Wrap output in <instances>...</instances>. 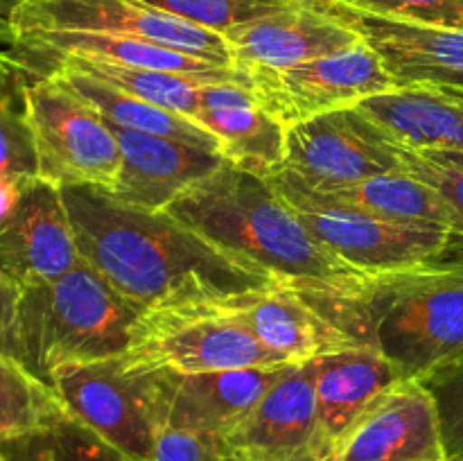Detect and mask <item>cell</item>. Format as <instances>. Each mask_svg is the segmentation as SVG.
Returning <instances> with one entry per match:
<instances>
[{"mask_svg": "<svg viewBox=\"0 0 463 461\" xmlns=\"http://www.w3.org/2000/svg\"><path fill=\"white\" fill-rule=\"evenodd\" d=\"M161 12L224 36L233 27L288 9L301 0H140Z\"/></svg>", "mask_w": 463, "mask_h": 461, "instance_id": "29", "label": "cell"}, {"mask_svg": "<svg viewBox=\"0 0 463 461\" xmlns=\"http://www.w3.org/2000/svg\"><path fill=\"white\" fill-rule=\"evenodd\" d=\"M3 43H7V41H3Z\"/></svg>", "mask_w": 463, "mask_h": 461, "instance_id": "37", "label": "cell"}, {"mask_svg": "<svg viewBox=\"0 0 463 461\" xmlns=\"http://www.w3.org/2000/svg\"><path fill=\"white\" fill-rule=\"evenodd\" d=\"M154 461H240V456L222 434L163 428Z\"/></svg>", "mask_w": 463, "mask_h": 461, "instance_id": "32", "label": "cell"}, {"mask_svg": "<svg viewBox=\"0 0 463 461\" xmlns=\"http://www.w3.org/2000/svg\"><path fill=\"white\" fill-rule=\"evenodd\" d=\"M249 77L256 98L288 127L398 90L364 41L289 71L251 72Z\"/></svg>", "mask_w": 463, "mask_h": 461, "instance_id": "11", "label": "cell"}, {"mask_svg": "<svg viewBox=\"0 0 463 461\" xmlns=\"http://www.w3.org/2000/svg\"><path fill=\"white\" fill-rule=\"evenodd\" d=\"M197 125L211 131L220 140L222 156L242 170L269 176L283 167L288 125L247 86L203 84Z\"/></svg>", "mask_w": 463, "mask_h": 461, "instance_id": "21", "label": "cell"}, {"mask_svg": "<svg viewBox=\"0 0 463 461\" xmlns=\"http://www.w3.org/2000/svg\"><path fill=\"white\" fill-rule=\"evenodd\" d=\"M401 380L396 366L371 346H353L315 357L317 414L326 447L333 452L335 443L364 407Z\"/></svg>", "mask_w": 463, "mask_h": 461, "instance_id": "22", "label": "cell"}, {"mask_svg": "<svg viewBox=\"0 0 463 461\" xmlns=\"http://www.w3.org/2000/svg\"><path fill=\"white\" fill-rule=\"evenodd\" d=\"M23 289L14 285L7 276L0 274V353L14 355V337H16L18 301Z\"/></svg>", "mask_w": 463, "mask_h": 461, "instance_id": "34", "label": "cell"}, {"mask_svg": "<svg viewBox=\"0 0 463 461\" xmlns=\"http://www.w3.org/2000/svg\"><path fill=\"white\" fill-rule=\"evenodd\" d=\"M357 108L411 152L463 154V90H389L364 99Z\"/></svg>", "mask_w": 463, "mask_h": 461, "instance_id": "23", "label": "cell"}, {"mask_svg": "<svg viewBox=\"0 0 463 461\" xmlns=\"http://www.w3.org/2000/svg\"><path fill=\"white\" fill-rule=\"evenodd\" d=\"M43 75L61 77L68 86H72L81 98L89 99L107 118L109 125H116L131 131H143V134L184 140V143L197 145V147L222 154L220 140L211 131L203 129L197 122L188 120V118L179 116V113H172L167 108L156 107V104H149L145 99L134 98L129 93H122V90L113 89V86L104 84V81L93 80V77L84 75V72L71 71V68L57 66L32 77Z\"/></svg>", "mask_w": 463, "mask_h": 461, "instance_id": "25", "label": "cell"}, {"mask_svg": "<svg viewBox=\"0 0 463 461\" xmlns=\"http://www.w3.org/2000/svg\"><path fill=\"white\" fill-rule=\"evenodd\" d=\"M63 409L129 456L154 461L165 428L167 369L131 364L122 355L63 364L50 375Z\"/></svg>", "mask_w": 463, "mask_h": 461, "instance_id": "6", "label": "cell"}, {"mask_svg": "<svg viewBox=\"0 0 463 461\" xmlns=\"http://www.w3.org/2000/svg\"><path fill=\"white\" fill-rule=\"evenodd\" d=\"M420 384L437 405L448 461H463V357L428 373Z\"/></svg>", "mask_w": 463, "mask_h": 461, "instance_id": "30", "label": "cell"}, {"mask_svg": "<svg viewBox=\"0 0 463 461\" xmlns=\"http://www.w3.org/2000/svg\"><path fill=\"white\" fill-rule=\"evenodd\" d=\"M321 194L344 203V206L380 217V220L428 226V229H446L463 235V220L452 211L450 203L432 185L416 179L410 172L373 176V179L360 181V183L324 190Z\"/></svg>", "mask_w": 463, "mask_h": 461, "instance_id": "24", "label": "cell"}, {"mask_svg": "<svg viewBox=\"0 0 463 461\" xmlns=\"http://www.w3.org/2000/svg\"><path fill=\"white\" fill-rule=\"evenodd\" d=\"M355 306L362 342L387 357L402 380H423L463 357V253L371 276Z\"/></svg>", "mask_w": 463, "mask_h": 461, "instance_id": "3", "label": "cell"}, {"mask_svg": "<svg viewBox=\"0 0 463 461\" xmlns=\"http://www.w3.org/2000/svg\"><path fill=\"white\" fill-rule=\"evenodd\" d=\"M267 179L297 211L307 233L335 258L362 274L419 269L463 253L461 233L380 220L307 188L283 167L271 172Z\"/></svg>", "mask_w": 463, "mask_h": 461, "instance_id": "5", "label": "cell"}, {"mask_svg": "<svg viewBox=\"0 0 463 461\" xmlns=\"http://www.w3.org/2000/svg\"><path fill=\"white\" fill-rule=\"evenodd\" d=\"M0 461H131L68 411L39 429L0 443Z\"/></svg>", "mask_w": 463, "mask_h": 461, "instance_id": "26", "label": "cell"}, {"mask_svg": "<svg viewBox=\"0 0 463 461\" xmlns=\"http://www.w3.org/2000/svg\"><path fill=\"white\" fill-rule=\"evenodd\" d=\"M23 80L25 77L0 54V183L39 176V154L23 102Z\"/></svg>", "mask_w": 463, "mask_h": 461, "instance_id": "28", "label": "cell"}, {"mask_svg": "<svg viewBox=\"0 0 463 461\" xmlns=\"http://www.w3.org/2000/svg\"><path fill=\"white\" fill-rule=\"evenodd\" d=\"M7 52L16 59H52V57H81L93 61H109L118 66L165 71L176 75L206 77L211 81H231L253 90L249 72L235 66H220L165 45L149 43L143 39L98 32H27L12 36Z\"/></svg>", "mask_w": 463, "mask_h": 461, "instance_id": "20", "label": "cell"}, {"mask_svg": "<svg viewBox=\"0 0 463 461\" xmlns=\"http://www.w3.org/2000/svg\"><path fill=\"white\" fill-rule=\"evenodd\" d=\"M258 342L280 362H307L326 353L360 346L324 312L310 289L276 283L222 298Z\"/></svg>", "mask_w": 463, "mask_h": 461, "instance_id": "17", "label": "cell"}, {"mask_svg": "<svg viewBox=\"0 0 463 461\" xmlns=\"http://www.w3.org/2000/svg\"><path fill=\"white\" fill-rule=\"evenodd\" d=\"M63 411L48 382L14 355L0 353V443L34 432Z\"/></svg>", "mask_w": 463, "mask_h": 461, "instance_id": "27", "label": "cell"}, {"mask_svg": "<svg viewBox=\"0 0 463 461\" xmlns=\"http://www.w3.org/2000/svg\"><path fill=\"white\" fill-rule=\"evenodd\" d=\"M27 32H98L131 36L220 66H233L224 36L140 0H30L12 16L9 41Z\"/></svg>", "mask_w": 463, "mask_h": 461, "instance_id": "10", "label": "cell"}, {"mask_svg": "<svg viewBox=\"0 0 463 461\" xmlns=\"http://www.w3.org/2000/svg\"><path fill=\"white\" fill-rule=\"evenodd\" d=\"M226 441L240 461H330L319 432L315 360L289 366Z\"/></svg>", "mask_w": 463, "mask_h": 461, "instance_id": "14", "label": "cell"}, {"mask_svg": "<svg viewBox=\"0 0 463 461\" xmlns=\"http://www.w3.org/2000/svg\"><path fill=\"white\" fill-rule=\"evenodd\" d=\"M165 211L231 256L301 289L357 298L371 278L317 242L265 174L229 161Z\"/></svg>", "mask_w": 463, "mask_h": 461, "instance_id": "2", "label": "cell"}, {"mask_svg": "<svg viewBox=\"0 0 463 461\" xmlns=\"http://www.w3.org/2000/svg\"><path fill=\"white\" fill-rule=\"evenodd\" d=\"M138 316V307L80 258L61 278L23 289L14 357L50 384L59 366L122 355Z\"/></svg>", "mask_w": 463, "mask_h": 461, "instance_id": "4", "label": "cell"}, {"mask_svg": "<svg viewBox=\"0 0 463 461\" xmlns=\"http://www.w3.org/2000/svg\"><path fill=\"white\" fill-rule=\"evenodd\" d=\"M333 5L373 50L398 90H463V32L362 12L337 0Z\"/></svg>", "mask_w": 463, "mask_h": 461, "instance_id": "16", "label": "cell"}, {"mask_svg": "<svg viewBox=\"0 0 463 461\" xmlns=\"http://www.w3.org/2000/svg\"><path fill=\"white\" fill-rule=\"evenodd\" d=\"M21 75L41 179L59 188H111L120 172V147L107 118L61 77Z\"/></svg>", "mask_w": 463, "mask_h": 461, "instance_id": "8", "label": "cell"}, {"mask_svg": "<svg viewBox=\"0 0 463 461\" xmlns=\"http://www.w3.org/2000/svg\"><path fill=\"white\" fill-rule=\"evenodd\" d=\"M402 163H405V170L410 174L432 185L463 220V167L439 161L428 154L411 152L407 147H402Z\"/></svg>", "mask_w": 463, "mask_h": 461, "instance_id": "33", "label": "cell"}, {"mask_svg": "<svg viewBox=\"0 0 463 461\" xmlns=\"http://www.w3.org/2000/svg\"><path fill=\"white\" fill-rule=\"evenodd\" d=\"M289 366H247L206 373H176L167 369L165 428L226 437L247 419Z\"/></svg>", "mask_w": 463, "mask_h": 461, "instance_id": "19", "label": "cell"}, {"mask_svg": "<svg viewBox=\"0 0 463 461\" xmlns=\"http://www.w3.org/2000/svg\"><path fill=\"white\" fill-rule=\"evenodd\" d=\"M233 66L244 72H280L362 43L333 0H301L288 9L244 23L224 34Z\"/></svg>", "mask_w": 463, "mask_h": 461, "instance_id": "13", "label": "cell"}, {"mask_svg": "<svg viewBox=\"0 0 463 461\" xmlns=\"http://www.w3.org/2000/svg\"><path fill=\"white\" fill-rule=\"evenodd\" d=\"M30 0H0V41L9 43V27H12V16L18 7H23Z\"/></svg>", "mask_w": 463, "mask_h": 461, "instance_id": "35", "label": "cell"}, {"mask_svg": "<svg viewBox=\"0 0 463 461\" xmlns=\"http://www.w3.org/2000/svg\"><path fill=\"white\" fill-rule=\"evenodd\" d=\"M330 461H448L437 405L420 380H401L373 398Z\"/></svg>", "mask_w": 463, "mask_h": 461, "instance_id": "15", "label": "cell"}, {"mask_svg": "<svg viewBox=\"0 0 463 461\" xmlns=\"http://www.w3.org/2000/svg\"><path fill=\"white\" fill-rule=\"evenodd\" d=\"M362 12L463 32V0H337Z\"/></svg>", "mask_w": 463, "mask_h": 461, "instance_id": "31", "label": "cell"}, {"mask_svg": "<svg viewBox=\"0 0 463 461\" xmlns=\"http://www.w3.org/2000/svg\"><path fill=\"white\" fill-rule=\"evenodd\" d=\"M80 262L61 188L30 179L0 215V274L21 289L52 283Z\"/></svg>", "mask_w": 463, "mask_h": 461, "instance_id": "12", "label": "cell"}, {"mask_svg": "<svg viewBox=\"0 0 463 461\" xmlns=\"http://www.w3.org/2000/svg\"><path fill=\"white\" fill-rule=\"evenodd\" d=\"M120 147V172L107 188L120 202L147 211H165L193 185L220 170L226 158L220 152L197 147L165 136L143 134L109 125Z\"/></svg>", "mask_w": 463, "mask_h": 461, "instance_id": "18", "label": "cell"}, {"mask_svg": "<svg viewBox=\"0 0 463 461\" xmlns=\"http://www.w3.org/2000/svg\"><path fill=\"white\" fill-rule=\"evenodd\" d=\"M420 154H428V156L439 158V161H446V163H452V165L463 167V154L459 152H420Z\"/></svg>", "mask_w": 463, "mask_h": 461, "instance_id": "36", "label": "cell"}, {"mask_svg": "<svg viewBox=\"0 0 463 461\" xmlns=\"http://www.w3.org/2000/svg\"><path fill=\"white\" fill-rule=\"evenodd\" d=\"M283 170L321 193L407 172L402 145L357 107L321 113L288 127Z\"/></svg>", "mask_w": 463, "mask_h": 461, "instance_id": "9", "label": "cell"}, {"mask_svg": "<svg viewBox=\"0 0 463 461\" xmlns=\"http://www.w3.org/2000/svg\"><path fill=\"white\" fill-rule=\"evenodd\" d=\"M125 357L131 364L176 373L289 364L271 355L222 298L140 312Z\"/></svg>", "mask_w": 463, "mask_h": 461, "instance_id": "7", "label": "cell"}, {"mask_svg": "<svg viewBox=\"0 0 463 461\" xmlns=\"http://www.w3.org/2000/svg\"><path fill=\"white\" fill-rule=\"evenodd\" d=\"M61 197L81 260L140 312L276 283L167 211L131 206L99 185H63Z\"/></svg>", "mask_w": 463, "mask_h": 461, "instance_id": "1", "label": "cell"}]
</instances>
